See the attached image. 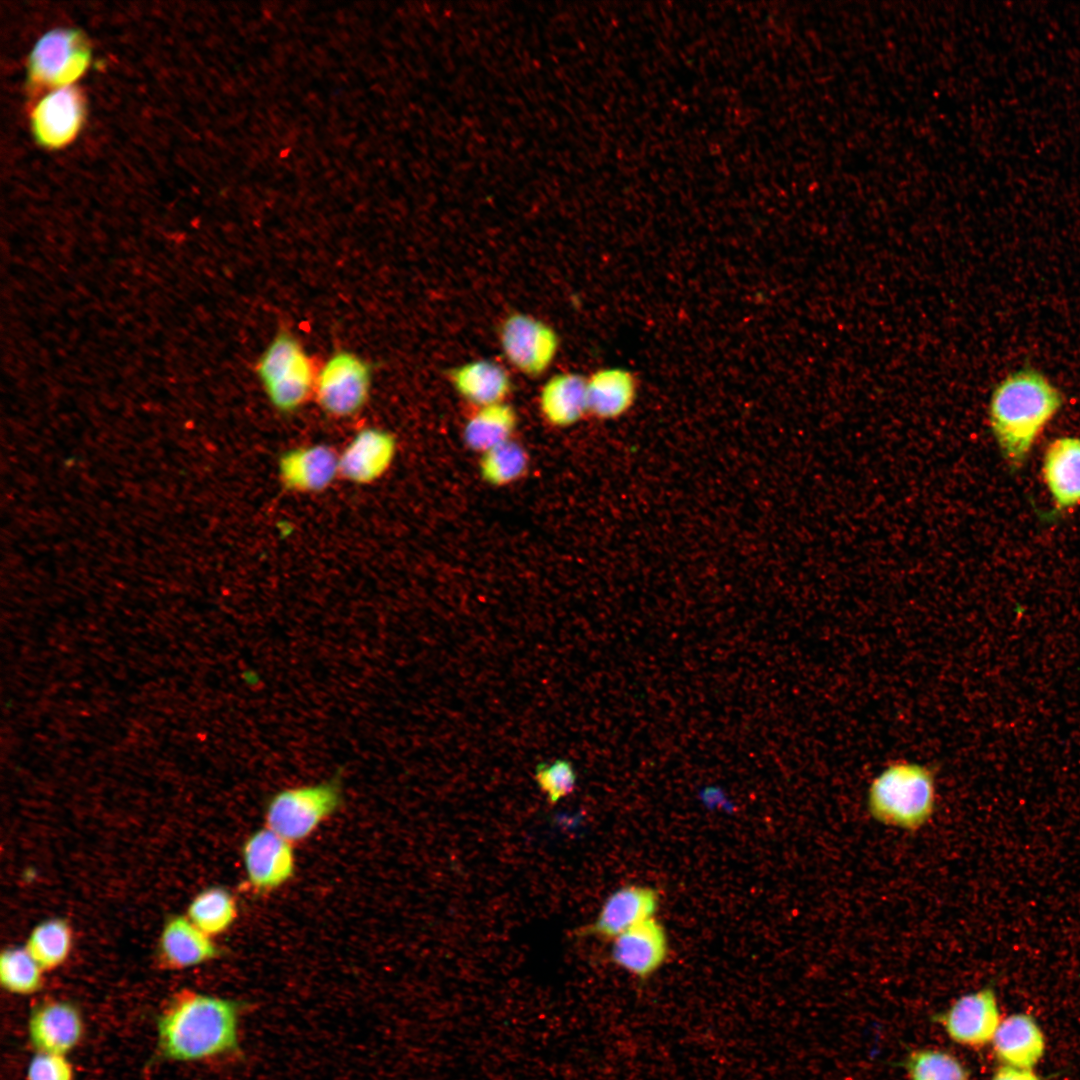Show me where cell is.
<instances>
[{"instance_id":"cell-21","label":"cell","mask_w":1080,"mask_h":1080,"mask_svg":"<svg viewBox=\"0 0 1080 1080\" xmlns=\"http://www.w3.org/2000/svg\"><path fill=\"white\" fill-rule=\"evenodd\" d=\"M450 379L457 393L476 407L505 402L512 386L508 371L489 359L458 366Z\"/></svg>"},{"instance_id":"cell-17","label":"cell","mask_w":1080,"mask_h":1080,"mask_svg":"<svg viewBox=\"0 0 1080 1080\" xmlns=\"http://www.w3.org/2000/svg\"><path fill=\"white\" fill-rule=\"evenodd\" d=\"M161 965L169 970L194 967L220 955L212 938L195 926L187 916L166 921L158 945Z\"/></svg>"},{"instance_id":"cell-4","label":"cell","mask_w":1080,"mask_h":1080,"mask_svg":"<svg viewBox=\"0 0 1080 1080\" xmlns=\"http://www.w3.org/2000/svg\"><path fill=\"white\" fill-rule=\"evenodd\" d=\"M342 769L324 781L288 787L272 794L265 826L295 844L311 836L343 804Z\"/></svg>"},{"instance_id":"cell-15","label":"cell","mask_w":1080,"mask_h":1080,"mask_svg":"<svg viewBox=\"0 0 1080 1080\" xmlns=\"http://www.w3.org/2000/svg\"><path fill=\"white\" fill-rule=\"evenodd\" d=\"M397 441L383 429L360 430L339 454V476L358 485L380 479L392 466Z\"/></svg>"},{"instance_id":"cell-28","label":"cell","mask_w":1080,"mask_h":1080,"mask_svg":"<svg viewBox=\"0 0 1080 1080\" xmlns=\"http://www.w3.org/2000/svg\"><path fill=\"white\" fill-rule=\"evenodd\" d=\"M910 1080H969V1073L953 1054L934 1048L912 1051L905 1060Z\"/></svg>"},{"instance_id":"cell-8","label":"cell","mask_w":1080,"mask_h":1080,"mask_svg":"<svg viewBox=\"0 0 1080 1080\" xmlns=\"http://www.w3.org/2000/svg\"><path fill=\"white\" fill-rule=\"evenodd\" d=\"M499 340L507 361L527 376L544 373L559 349V338L554 329L525 313H513L504 319Z\"/></svg>"},{"instance_id":"cell-27","label":"cell","mask_w":1080,"mask_h":1080,"mask_svg":"<svg viewBox=\"0 0 1080 1080\" xmlns=\"http://www.w3.org/2000/svg\"><path fill=\"white\" fill-rule=\"evenodd\" d=\"M45 971L25 947H10L0 956V982L11 994L27 996L43 987Z\"/></svg>"},{"instance_id":"cell-26","label":"cell","mask_w":1080,"mask_h":1080,"mask_svg":"<svg viewBox=\"0 0 1080 1080\" xmlns=\"http://www.w3.org/2000/svg\"><path fill=\"white\" fill-rule=\"evenodd\" d=\"M530 456L526 448L511 439L480 454L479 474L493 487H505L522 479L528 472Z\"/></svg>"},{"instance_id":"cell-16","label":"cell","mask_w":1080,"mask_h":1080,"mask_svg":"<svg viewBox=\"0 0 1080 1080\" xmlns=\"http://www.w3.org/2000/svg\"><path fill=\"white\" fill-rule=\"evenodd\" d=\"M278 475L289 491L321 492L339 476V454L325 444L289 449L279 458Z\"/></svg>"},{"instance_id":"cell-22","label":"cell","mask_w":1080,"mask_h":1080,"mask_svg":"<svg viewBox=\"0 0 1080 1080\" xmlns=\"http://www.w3.org/2000/svg\"><path fill=\"white\" fill-rule=\"evenodd\" d=\"M636 382L621 368H605L587 378L588 415L601 420L616 419L632 406Z\"/></svg>"},{"instance_id":"cell-1","label":"cell","mask_w":1080,"mask_h":1080,"mask_svg":"<svg viewBox=\"0 0 1080 1080\" xmlns=\"http://www.w3.org/2000/svg\"><path fill=\"white\" fill-rule=\"evenodd\" d=\"M240 1004L182 989L156 1018V1053L172 1062H208L239 1050Z\"/></svg>"},{"instance_id":"cell-6","label":"cell","mask_w":1080,"mask_h":1080,"mask_svg":"<svg viewBox=\"0 0 1080 1080\" xmlns=\"http://www.w3.org/2000/svg\"><path fill=\"white\" fill-rule=\"evenodd\" d=\"M91 48L86 36L73 28H56L42 35L27 61L32 88L54 90L71 86L88 69Z\"/></svg>"},{"instance_id":"cell-20","label":"cell","mask_w":1080,"mask_h":1080,"mask_svg":"<svg viewBox=\"0 0 1080 1080\" xmlns=\"http://www.w3.org/2000/svg\"><path fill=\"white\" fill-rule=\"evenodd\" d=\"M539 411L551 426L567 428L588 415L587 378L573 372L558 373L542 386Z\"/></svg>"},{"instance_id":"cell-13","label":"cell","mask_w":1080,"mask_h":1080,"mask_svg":"<svg viewBox=\"0 0 1080 1080\" xmlns=\"http://www.w3.org/2000/svg\"><path fill=\"white\" fill-rule=\"evenodd\" d=\"M658 906L659 894L654 888L625 885L607 897L596 918L580 929V935L614 940L636 924L653 918Z\"/></svg>"},{"instance_id":"cell-18","label":"cell","mask_w":1080,"mask_h":1080,"mask_svg":"<svg viewBox=\"0 0 1080 1080\" xmlns=\"http://www.w3.org/2000/svg\"><path fill=\"white\" fill-rule=\"evenodd\" d=\"M991 1043L996 1058L1016 1068L1032 1069L1045 1051L1042 1030L1032 1016L1024 1013L1002 1020Z\"/></svg>"},{"instance_id":"cell-12","label":"cell","mask_w":1080,"mask_h":1080,"mask_svg":"<svg viewBox=\"0 0 1080 1080\" xmlns=\"http://www.w3.org/2000/svg\"><path fill=\"white\" fill-rule=\"evenodd\" d=\"M27 1033L36 1052L68 1055L83 1040L85 1022L73 1003L49 999L31 1010Z\"/></svg>"},{"instance_id":"cell-7","label":"cell","mask_w":1080,"mask_h":1080,"mask_svg":"<svg viewBox=\"0 0 1080 1080\" xmlns=\"http://www.w3.org/2000/svg\"><path fill=\"white\" fill-rule=\"evenodd\" d=\"M371 383L372 369L366 360L350 351H337L318 370L313 396L327 415L347 418L366 405Z\"/></svg>"},{"instance_id":"cell-24","label":"cell","mask_w":1080,"mask_h":1080,"mask_svg":"<svg viewBox=\"0 0 1080 1080\" xmlns=\"http://www.w3.org/2000/svg\"><path fill=\"white\" fill-rule=\"evenodd\" d=\"M238 915L234 895L221 886L208 887L199 892L187 908V917L211 938L226 932Z\"/></svg>"},{"instance_id":"cell-31","label":"cell","mask_w":1080,"mask_h":1080,"mask_svg":"<svg viewBox=\"0 0 1080 1080\" xmlns=\"http://www.w3.org/2000/svg\"><path fill=\"white\" fill-rule=\"evenodd\" d=\"M991 1080H1040L1032 1069L1002 1065L992 1075Z\"/></svg>"},{"instance_id":"cell-19","label":"cell","mask_w":1080,"mask_h":1080,"mask_svg":"<svg viewBox=\"0 0 1080 1080\" xmlns=\"http://www.w3.org/2000/svg\"><path fill=\"white\" fill-rule=\"evenodd\" d=\"M1043 476L1058 510L1080 504V438L1062 437L1049 444Z\"/></svg>"},{"instance_id":"cell-29","label":"cell","mask_w":1080,"mask_h":1080,"mask_svg":"<svg viewBox=\"0 0 1080 1080\" xmlns=\"http://www.w3.org/2000/svg\"><path fill=\"white\" fill-rule=\"evenodd\" d=\"M576 779L572 764L564 759H557L551 765L540 763L535 771V780L550 804H556L571 794L575 789Z\"/></svg>"},{"instance_id":"cell-10","label":"cell","mask_w":1080,"mask_h":1080,"mask_svg":"<svg viewBox=\"0 0 1080 1080\" xmlns=\"http://www.w3.org/2000/svg\"><path fill=\"white\" fill-rule=\"evenodd\" d=\"M954 1042L980 1048L992 1042L1001 1023L995 992L983 988L959 997L945 1011L935 1016Z\"/></svg>"},{"instance_id":"cell-11","label":"cell","mask_w":1080,"mask_h":1080,"mask_svg":"<svg viewBox=\"0 0 1080 1080\" xmlns=\"http://www.w3.org/2000/svg\"><path fill=\"white\" fill-rule=\"evenodd\" d=\"M85 114V98L77 87L71 85L50 90L32 109L33 137L45 148H62L76 138Z\"/></svg>"},{"instance_id":"cell-3","label":"cell","mask_w":1080,"mask_h":1080,"mask_svg":"<svg viewBox=\"0 0 1080 1080\" xmlns=\"http://www.w3.org/2000/svg\"><path fill=\"white\" fill-rule=\"evenodd\" d=\"M936 807V777L927 765L896 760L886 765L867 790V808L877 822L904 830L928 823Z\"/></svg>"},{"instance_id":"cell-5","label":"cell","mask_w":1080,"mask_h":1080,"mask_svg":"<svg viewBox=\"0 0 1080 1080\" xmlns=\"http://www.w3.org/2000/svg\"><path fill=\"white\" fill-rule=\"evenodd\" d=\"M255 368L269 401L280 412L296 411L314 394L318 370L301 342L286 330L273 337Z\"/></svg>"},{"instance_id":"cell-25","label":"cell","mask_w":1080,"mask_h":1080,"mask_svg":"<svg viewBox=\"0 0 1080 1080\" xmlns=\"http://www.w3.org/2000/svg\"><path fill=\"white\" fill-rule=\"evenodd\" d=\"M72 945L70 924L62 918H51L33 928L24 947L44 971H51L68 959Z\"/></svg>"},{"instance_id":"cell-2","label":"cell","mask_w":1080,"mask_h":1080,"mask_svg":"<svg viewBox=\"0 0 1080 1080\" xmlns=\"http://www.w3.org/2000/svg\"><path fill=\"white\" fill-rule=\"evenodd\" d=\"M1063 404L1058 388L1040 371L1017 370L994 388L989 402L992 433L1007 462L1020 467Z\"/></svg>"},{"instance_id":"cell-14","label":"cell","mask_w":1080,"mask_h":1080,"mask_svg":"<svg viewBox=\"0 0 1080 1080\" xmlns=\"http://www.w3.org/2000/svg\"><path fill=\"white\" fill-rule=\"evenodd\" d=\"M613 941L610 960L637 979L654 975L668 957V938L654 917L628 929Z\"/></svg>"},{"instance_id":"cell-9","label":"cell","mask_w":1080,"mask_h":1080,"mask_svg":"<svg viewBox=\"0 0 1080 1080\" xmlns=\"http://www.w3.org/2000/svg\"><path fill=\"white\" fill-rule=\"evenodd\" d=\"M241 856L246 881L255 894L271 893L288 883L295 874L293 843L266 826L248 835L242 844Z\"/></svg>"},{"instance_id":"cell-23","label":"cell","mask_w":1080,"mask_h":1080,"mask_svg":"<svg viewBox=\"0 0 1080 1080\" xmlns=\"http://www.w3.org/2000/svg\"><path fill=\"white\" fill-rule=\"evenodd\" d=\"M518 424L515 409L506 402L477 407L462 431L465 445L479 454L514 439Z\"/></svg>"},{"instance_id":"cell-30","label":"cell","mask_w":1080,"mask_h":1080,"mask_svg":"<svg viewBox=\"0 0 1080 1080\" xmlns=\"http://www.w3.org/2000/svg\"><path fill=\"white\" fill-rule=\"evenodd\" d=\"M26 1080H75L67 1055L36 1052L26 1069Z\"/></svg>"}]
</instances>
